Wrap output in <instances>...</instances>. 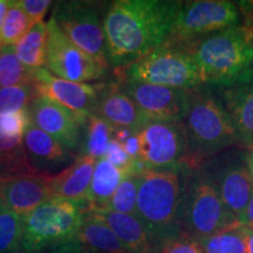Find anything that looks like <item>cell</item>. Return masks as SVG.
<instances>
[{"label": "cell", "mask_w": 253, "mask_h": 253, "mask_svg": "<svg viewBox=\"0 0 253 253\" xmlns=\"http://www.w3.org/2000/svg\"><path fill=\"white\" fill-rule=\"evenodd\" d=\"M179 5L171 0L113 1L103 19L109 65L125 67L166 45Z\"/></svg>", "instance_id": "6da1fadb"}, {"label": "cell", "mask_w": 253, "mask_h": 253, "mask_svg": "<svg viewBox=\"0 0 253 253\" xmlns=\"http://www.w3.org/2000/svg\"><path fill=\"white\" fill-rule=\"evenodd\" d=\"M192 166L144 170L140 173L136 216L150 233L157 250L181 235L186 185Z\"/></svg>", "instance_id": "7a4b0ae2"}, {"label": "cell", "mask_w": 253, "mask_h": 253, "mask_svg": "<svg viewBox=\"0 0 253 253\" xmlns=\"http://www.w3.org/2000/svg\"><path fill=\"white\" fill-rule=\"evenodd\" d=\"M184 47L195 60L204 84L226 87L253 77L251 24L209 34Z\"/></svg>", "instance_id": "3957f363"}, {"label": "cell", "mask_w": 253, "mask_h": 253, "mask_svg": "<svg viewBox=\"0 0 253 253\" xmlns=\"http://www.w3.org/2000/svg\"><path fill=\"white\" fill-rule=\"evenodd\" d=\"M190 157L197 163L201 157L218 155L238 143L235 126L220 97L201 87L190 89L184 118Z\"/></svg>", "instance_id": "277c9868"}, {"label": "cell", "mask_w": 253, "mask_h": 253, "mask_svg": "<svg viewBox=\"0 0 253 253\" xmlns=\"http://www.w3.org/2000/svg\"><path fill=\"white\" fill-rule=\"evenodd\" d=\"M119 81L142 82L156 86L195 89L204 86L195 60L184 46L164 45L116 69Z\"/></svg>", "instance_id": "5b68a950"}, {"label": "cell", "mask_w": 253, "mask_h": 253, "mask_svg": "<svg viewBox=\"0 0 253 253\" xmlns=\"http://www.w3.org/2000/svg\"><path fill=\"white\" fill-rule=\"evenodd\" d=\"M237 223L240 221L227 210L205 168H192L186 185L183 232L202 243L218 231Z\"/></svg>", "instance_id": "8992f818"}, {"label": "cell", "mask_w": 253, "mask_h": 253, "mask_svg": "<svg viewBox=\"0 0 253 253\" xmlns=\"http://www.w3.org/2000/svg\"><path fill=\"white\" fill-rule=\"evenodd\" d=\"M87 205L50 198L24 218L21 249L39 253L75 239Z\"/></svg>", "instance_id": "52a82bcc"}, {"label": "cell", "mask_w": 253, "mask_h": 253, "mask_svg": "<svg viewBox=\"0 0 253 253\" xmlns=\"http://www.w3.org/2000/svg\"><path fill=\"white\" fill-rule=\"evenodd\" d=\"M239 21V8L232 1H181L173 20L171 36L167 43L186 46L209 34L237 26Z\"/></svg>", "instance_id": "ba28073f"}, {"label": "cell", "mask_w": 253, "mask_h": 253, "mask_svg": "<svg viewBox=\"0 0 253 253\" xmlns=\"http://www.w3.org/2000/svg\"><path fill=\"white\" fill-rule=\"evenodd\" d=\"M50 18L69 41L101 65L109 67L103 23L93 2L58 1Z\"/></svg>", "instance_id": "9c48e42d"}, {"label": "cell", "mask_w": 253, "mask_h": 253, "mask_svg": "<svg viewBox=\"0 0 253 253\" xmlns=\"http://www.w3.org/2000/svg\"><path fill=\"white\" fill-rule=\"evenodd\" d=\"M140 161L148 170H167L189 164L188 136L182 122L148 120L138 131Z\"/></svg>", "instance_id": "30bf717a"}, {"label": "cell", "mask_w": 253, "mask_h": 253, "mask_svg": "<svg viewBox=\"0 0 253 253\" xmlns=\"http://www.w3.org/2000/svg\"><path fill=\"white\" fill-rule=\"evenodd\" d=\"M205 164V170L212 178L227 210L244 224L246 208L253 192L248 157L242 151L232 150L219 154Z\"/></svg>", "instance_id": "8fae6325"}, {"label": "cell", "mask_w": 253, "mask_h": 253, "mask_svg": "<svg viewBox=\"0 0 253 253\" xmlns=\"http://www.w3.org/2000/svg\"><path fill=\"white\" fill-rule=\"evenodd\" d=\"M48 45H47V69L63 80L86 84L103 79L108 73L107 66L77 47L59 30L52 18L48 23Z\"/></svg>", "instance_id": "7c38bea8"}, {"label": "cell", "mask_w": 253, "mask_h": 253, "mask_svg": "<svg viewBox=\"0 0 253 253\" xmlns=\"http://www.w3.org/2000/svg\"><path fill=\"white\" fill-rule=\"evenodd\" d=\"M120 87L140 108L147 120L182 122L190 89L156 86L142 82L119 81Z\"/></svg>", "instance_id": "4fadbf2b"}, {"label": "cell", "mask_w": 253, "mask_h": 253, "mask_svg": "<svg viewBox=\"0 0 253 253\" xmlns=\"http://www.w3.org/2000/svg\"><path fill=\"white\" fill-rule=\"evenodd\" d=\"M31 122L54 137L75 154L82 142V130L87 119L73 113L62 104L40 95L28 108Z\"/></svg>", "instance_id": "5bb4252c"}, {"label": "cell", "mask_w": 253, "mask_h": 253, "mask_svg": "<svg viewBox=\"0 0 253 253\" xmlns=\"http://www.w3.org/2000/svg\"><path fill=\"white\" fill-rule=\"evenodd\" d=\"M33 78L40 95L56 101L84 119L96 115L100 84L91 86L63 80L46 68L33 69Z\"/></svg>", "instance_id": "9a60e30c"}, {"label": "cell", "mask_w": 253, "mask_h": 253, "mask_svg": "<svg viewBox=\"0 0 253 253\" xmlns=\"http://www.w3.org/2000/svg\"><path fill=\"white\" fill-rule=\"evenodd\" d=\"M48 173H31L0 181V201L25 218L38 207L53 198Z\"/></svg>", "instance_id": "2e32d148"}, {"label": "cell", "mask_w": 253, "mask_h": 253, "mask_svg": "<svg viewBox=\"0 0 253 253\" xmlns=\"http://www.w3.org/2000/svg\"><path fill=\"white\" fill-rule=\"evenodd\" d=\"M96 115L115 128L140 131L148 120L130 97L121 89L119 82L100 84Z\"/></svg>", "instance_id": "e0dca14e"}, {"label": "cell", "mask_w": 253, "mask_h": 253, "mask_svg": "<svg viewBox=\"0 0 253 253\" xmlns=\"http://www.w3.org/2000/svg\"><path fill=\"white\" fill-rule=\"evenodd\" d=\"M24 145L30 163L37 172L48 173L68 162L75 154L30 121L24 134Z\"/></svg>", "instance_id": "ac0fdd59"}, {"label": "cell", "mask_w": 253, "mask_h": 253, "mask_svg": "<svg viewBox=\"0 0 253 253\" xmlns=\"http://www.w3.org/2000/svg\"><path fill=\"white\" fill-rule=\"evenodd\" d=\"M221 88L220 100L229 114L238 143L253 144V77Z\"/></svg>", "instance_id": "d6986e66"}, {"label": "cell", "mask_w": 253, "mask_h": 253, "mask_svg": "<svg viewBox=\"0 0 253 253\" xmlns=\"http://www.w3.org/2000/svg\"><path fill=\"white\" fill-rule=\"evenodd\" d=\"M96 160L81 155L69 167L50 178L52 197L73 203L84 204L95 169Z\"/></svg>", "instance_id": "ffe728a7"}, {"label": "cell", "mask_w": 253, "mask_h": 253, "mask_svg": "<svg viewBox=\"0 0 253 253\" xmlns=\"http://www.w3.org/2000/svg\"><path fill=\"white\" fill-rule=\"evenodd\" d=\"M93 212V211H91ZM97 213L108 224L116 237L120 239L128 253H157L150 233L143 223L135 214H125L110 210L99 211Z\"/></svg>", "instance_id": "44dd1931"}, {"label": "cell", "mask_w": 253, "mask_h": 253, "mask_svg": "<svg viewBox=\"0 0 253 253\" xmlns=\"http://www.w3.org/2000/svg\"><path fill=\"white\" fill-rule=\"evenodd\" d=\"M75 239L84 248L97 253H128L108 224L99 214L86 210Z\"/></svg>", "instance_id": "7402d4cb"}, {"label": "cell", "mask_w": 253, "mask_h": 253, "mask_svg": "<svg viewBox=\"0 0 253 253\" xmlns=\"http://www.w3.org/2000/svg\"><path fill=\"white\" fill-rule=\"evenodd\" d=\"M125 177L121 170L116 169L104 157L97 160L86 198L87 210L93 212L107 210L114 192Z\"/></svg>", "instance_id": "603a6c76"}, {"label": "cell", "mask_w": 253, "mask_h": 253, "mask_svg": "<svg viewBox=\"0 0 253 253\" xmlns=\"http://www.w3.org/2000/svg\"><path fill=\"white\" fill-rule=\"evenodd\" d=\"M48 26L41 21L31 28L24 39L14 46L17 56L28 69L43 68L47 59Z\"/></svg>", "instance_id": "cb8c5ba5"}, {"label": "cell", "mask_w": 253, "mask_h": 253, "mask_svg": "<svg viewBox=\"0 0 253 253\" xmlns=\"http://www.w3.org/2000/svg\"><path fill=\"white\" fill-rule=\"evenodd\" d=\"M33 82V69H28L21 63L14 46H2L0 48V88Z\"/></svg>", "instance_id": "d4e9b609"}, {"label": "cell", "mask_w": 253, "mask_h": 253, "mask_svg": "<svg viewBox=\"0 0 253 253\" xmlns=\"http://www.w3.org/2000/svg\"><path fill=\"white\" fill-rule=\"evenodd\" d=\"M24 233V218L0 201V253H19Z\"/></svg>", "instance_id": "484cf974"}, {"label": "cell", "mask_w": 253, "mask_h": 253, "mask_svg": "<svg viewBox=\"0 0 253 253\" xmlns=\"http://www.w3.org/2000/svg\"><path fill=\"white\" fill-rule=\"evenodd\" d=\"M114 128L97 115L87 118L84 154L94 160L106 156L108 145L113 138Z\"/></svg>", "instance_id": "4316f807"}, {"label": "cell", "mask_w": 253, "mask_h": 253, "mask_svg": "<svg viewBox=\"0 0 253 253\" xmlns=\"http://www.w3.org/2000/svg\"><path fill=\"white\" fill-rule=\"evenodd\" d=\"M33 26L34 24L19 5V1L11 0L2 25L1 46L18 45Z\"/></svg>", "instance_id": "83f0119b"}, {"label": "cell", "mask_w": 253, "mask_h": 253, "mask_svg": "<svg viewBox=\"0 0 253 253\" xmlns=\"http://www.w3.org/2000/svg\"><path fill=\"white\" fill-rule=\"evenodd\" d=\"M38 96L40 94L36 81L33 84L0 88V115L28 109Z\"/></svg>", "instance_id": "f1b7e54d"}, {"label": "cell", "mask_w": 253, "mask_h": 253, "mask_svg": "<svg viewBox=\"0 0 253 253\" xmlns=\"http://www.w3.org/2000/svg\"><path fill=\"white\" fill-rule=\"evenodd\" d=\"M138 182H140V173L126 176L123 181L120 183L116 191L114 192L107 210L136 216Z\"/></svg>", "instance_id": "f546056e"}, {"label": "cell", "mask_w": 253, "mask_h": 253, "mask_svg": "<svg viewBox=\"0 0 253 253\" xmlns=\"http://www.w3.org/2000/svg\"><path fill=\"white\" fill-rule=\"evenodd\" d=\"M31 173L40 172H37L30 163L25 145L11 150L0 149V181Z\"/></svg>", "instance_id": "4dcf8cb0"}, {"label": "cell", "mask_w": 253, "mask_h": 253, "mask_svg": "<svg viewBox=\"0 0 253 253\" xmlns=\"http://www.w3.org/2000/svg\"><path fill=\"white\" fill-rule=\"evenodd\" d=\"M30 121L28 109L0 115V131L11 136H24Z\"/></svg>", "instance_id": "1f68e13d"}, {"label": "cell", "mask_w": 253, "mask_h": 253, "mask_svg": "<svg viewBox=\"0 0 253 253\" xmlns=\"http://www.w3.org/2000/svg\"><path fill=\"white\" fill-rule=\"evenodd\" d=\"M161 253H203L202 244L190 237L188 233L182 232L161 249Z\"/></svg>", "instance_id": "d6a6232c"}, {"label": "cell", "mask_w": 253, "mask_h": 253, "mask_svg": "<svg viewBox=\"0 0 253 253\" xmlns=\"http://www.w3.org/2000/svg\"><path fill=\"white\" fill-rule=\"evenodd\" d=\"M53 2L49 0H19V5L24 9L34 25L42 21Z\"/></svg>", "instance_id": "836d02e7"}, {"label": "cell", "mask_w": 253, "mask_h": 253, "mask_svg": "<svg viewBox=\"0 0 253 253\" xmlns=\"http://www.w3.org/2000/svg\"><path fill=\"white\" fill-rule=\"evenodd\" d=\"M49 253H94L90 250L84 248V245L80 244L77 239L71 240V242L63 243V244L55 246Z\"/></svg>", "instance_id": "e575fe53"}, {"label": "cell", "mask_w": 253, "mask_h": 253, "mask_svg": "<svg viewBox=\"0 0 253 253\" xmlns=\"http://www.w3.org/2000/svg\"><path fill=\"white\" fill-rule=\"evenodd\" d=\"M121 144L123 149L126 150V153L128 154L132 160L140 161L141 148H140V137H138V132L132 134L130 137L126 138V140Z\"/></svg>", "instance_id": "d590c367"}, {"label": "cell", "mask_w": 253, "mask_h": 253, "mask_svg": "<svg viewBox=\"0 0 253 253\" xmlns=\"http://www.w3.org/2000/svg\"><path fill=\"white\" fill-rule=\"evenodd\" d=\"M244 225L253 231V192L251 198H250L249 205L246 208V212H245V217H244Z\"/></svg>", "instance_id": "8d00e7d4"}, {"label": "cell", "mask_w": 253, "mask_h": 253, "mask_svg": "<svg viewBox=\"0 0 253 253\" xmlns=\"http://www.w3.org/2000/svg\"><path fill=\"white\" fill-rule=\"evenodd\" d=\"M9 4H11V0H0V48H1V30L2 25H4V20L7 13Z\"/></svg>", "instance_id": "74e56055"}, {"label": "cell", "mask_w": 253, "mask_h": 253, "mask_svg": "<svg viewBox=\"0 0 253 253\" xmlns=\"http://www.w3.org/2000/svg\"><path fill=\"white\" fill-rule=\"evenodd\" d=\"M246 253H253V231L246 230Z\"/></svg>", "instance_id": "f35d334b"}, {"label": "cell", "mask_w": 253, "mask_h": 253, "mask_svg": "<svg viewBox=\"0 0 253 253\" xmlns=\"http://www.w3.org/2000/svg\"><path fill=\"white\" fill-rule=\"evenodd\" d=\"M248 163H249V169H250V173H251V179L253 183V149L250 153V156L248 157Z\"/></svg>", "instance_id": "ab89813d"}, {"label": "cell", "mask_w": 253, "mask_h": 253, "mask_svg": "<svg viewBox=\"0 0 253 253\" xmlns=\"http://www.w3.org/2000/svg\"><path fill=\"white\" fill-rule=\"evenodd\" d=\"M19 253H25V252L23 251V250H21V251H20V252H19Z\"/></svg>", "instance_id": "60d3db41"}, {"label": "cell", "mask_w": 253, "mask_h": 253, "mask_svg": "<svg viewBox=\"0 0 253 253\" xmlns=\"http://www.w3.org/2000/svg\"><path fill=\"white\" fill-rule=\"evenodd\" d=\"M251 25H252V27H253V23H252V24H251Z\"/></svg>", "instance_id": "b9f144b4"}, {"label": "cell", "mask_w": 253, "mask_h": 253, "mask_svg": "<svg viewBox=\"0 0 253 253\" xmlns=\"http://www.w3.org/2000/svg\"><path fill=\"white\" fill-rule=\"evenodd\" d=\"M94 253H97V252H94Z\"/></svg>", "instance_id": "7bdbcfd3"}]
</instances>
